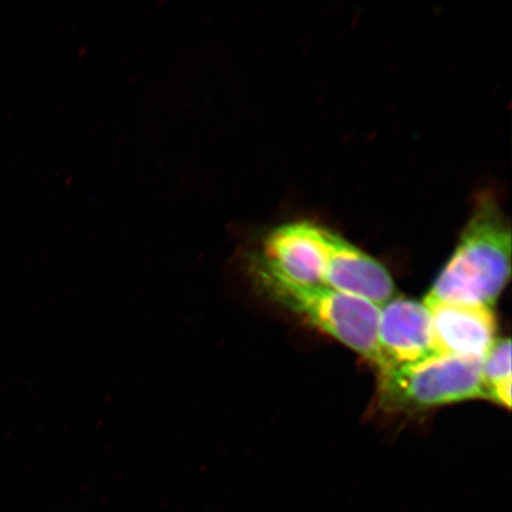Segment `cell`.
<instances>
[{"instance_id": "cell-1", "label": "cell", "mask_w": 512, "mask_h": 512, "mask_svg": "<svg viewBox=\"0 0 512 512\" xmlns=\"http://www.w3.org/2000/svg\"><path fill=\"white\" fill-rule=\"evenodd\" d=\"M511 227L492 194L478 198L451 258L424 299L494 309L511 275Z\"/></svg>"}, {"instance_id": "cell-2", "label": "cell", "mask_w": 512, "mask_h": 512, "mask_svg": "<svg viewBox=\"0 0 512 512\" xmlns=\"http://www.w3.org/2000/svg\"><path fill=\"white\" fill-rule=\"evenodd\" d=\"M255 284L280 306L366 358L387 369L377 339L380 307L325 285L292 283L270 274H252Z\"/></svg>"}, {"instance_id": "cell-3", "label": "cell", "mask_w": 512, "mask_h": 512, "mask_svg": "<svg viewBox=\"0 0 512 512\" xmlns=\"http://www.w3.org/2000/svg\"><path fill=\"white\" fill-rule=\"evenodd\" d=\"M478 399L486 400L479 361L431 356L380 373L379 401L387 411L418 412Z\"/></svg>"}, {"instance_id": "cell-4", "label": "cell", "mask_w": 512, "mask_h": 512, "mask_svg": "<svg viewBox=\"0 0 512 512\" xmlns=\"http://www.w3.org/2000/svg\"><path fill=\"white\" fill-rule=\"evenodd\" d=\"M427 307L431 312L434 356L483 362L497 341V320L492 307L446 303Z\"/></svg>"}, {"instance_id": "cell-5", "label": "cell", "mask_w": 512, "mask_h": 512, "mask_svg": "<svg viewBox=\"0 0 512 512\" xmlns=\"http://www.w3.org/2000/svg\"><path fill=\"white\" fill-rule=\"evenodd\" d=\"M324 285L379 307L396 297L394 280L386 267L332 229Z\"/></svg>"}, {"instance_id": "cell-6", "label": "cell", "mask_w": 512, "mask_h": 512, "mask_svg": "<svg viewBox=\"0 0 512 512\" xmlns=\"http://www.w3.org/2000/svg\"><path fill=\"white\" fill-rule=\"evenodd\" d=\"M377 339L387 369L434 356L430 310L424 303L413 299H390L380 306Z\"/></svg>"}, {"instance_id": "cell-7", "label": "cell", "mask_w": 512, "mask_h": 512, "mask_svg": "<svg viewBox=\"0 0 512 512\" xmlns=\"http://www.w3.org/2000/svg\"><path fill=\"white\" fill-rule=\"evenodd\" d=\"M486 400L507 409L511 407V342L497 339L482 362Z\"/></svg>"}]
</instances>
